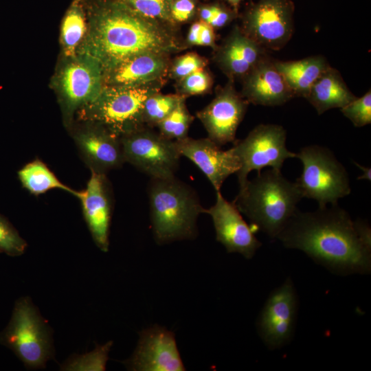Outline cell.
I'll list each match as a JSON object with an SVG mask.
<instances>
[{
    "instance_id": "6da1fadb",
    "label": "cell",
    "mask_w": 371,
    "mask_h": 371,
    "mask_svg": "<svg viewBox=\"0 0 371 371\" xmlns=\"http://www.w3.org/2000/svg\"><path fill=\"white\" fill-rule=\"evenodd\" d=\"M82 1L89 19L85 54L103 74L139 54L170 56L186 47L173 25L145 17L119 0Z\"/></svg>"
},
{
    "instance_id": "7a4b0ae2",
    "label": "cell",
    "mask_w": 371,
    "mask_h": 371,
    "mask_svg": "<svg viewBox=\"0 0 371 371\" xmlns=\"http://www.w3.org/2000/svg\"><path fill=\"white\" fill-rule=\"evenodd\" d=\"M277 239L336 275L370 273L371 248L361 240L355 221L338 203L313 212L297 209Z\"/></svg>"
},
{
    "instance_id": "3957f363",
    "label": "cell",
    "mask_w": 371,
    "mask_h": 371,
    "mask_svg": "<svg viewBox=\"0 0 371 371\" xmlns=\"http://www.w3.org/2000/svg\"><path fill=\"white\" fill-rule=\"evenodd\" d=\"M303 198L295 182L280 170H267L239 188L233 203L249 221L254 231L277 238Z\"/></svg>"
},
{
    "instance_id": "277c9868",
    "label": "cell",
    "mask_w": 371,
    "mask_h": 371,
    "mask_svg": "<svg viewBox=\"0 0 371 371\" xmlns=\"http://www.w3.org/2000/svg\"><path fill=\"white\" fill-rule=\"evenodd\" d=\"M148 196L151 229L157 244L196 238L197 219L205 208L190 186L175 176L150 179Z\"/></svg>"
},
{
    "instance_id": "5b68a950",
    "label": "cell",
    "mask_w": 371,
    "mask_h": 371,
    "mask_svg": "<svg viewBox=\"0 0 371 371\" xmlns=\"http://www.w3.org/2000/svg\"><path fill=\"white\" fill-rule=\"evenodd\" d=\"M0 343L10 349L28 370L43 369L54 357L52 331L29 297L14 303Z\"/></svg>"
},
{
    "instance_id": "8992f818",
    "label": "cell",
    "mask_w": 371,
    "mask_h": 371,
    "mask_svg": "<svg viewBox=\"0 0 371 371\" xmlns=\"http://www.w3.org/2000/svg\"><path fill=\"white\" fill-rule=\"evenodd\" d=\"M164 83L161 80L139 87H104L98 97L87 105V115L121 137L145 126V101Z\"/></svg>"
},
{
    "instance_id": "52a82bcc",
    "label": "cell",
    "mask_w": 371,
    "mask_h": 371,
    "mask_svg": "<svg viewBox=\"0 0 371 371\" xmlns=\"http://www.w3.org/2000/svg\"><path fill=\"white\" fill-rule=\"evenodd\" d=\"M302 164L297 183L303 197L315 200L319 207L337 203L351 192L348 174L326 147L311 145L296 153Z\"/></svg>"
},
{
    "instance_id": "ba28073f",
    "label": "cell",
    "mask_w": 371,
    "mask_h": 371,
    "mask_svg": "<svg viewBox=\"0 0 371 371\" xmlns=\"http://www.w3.org/2000/svg\"><path fill=\"white\" fill-rule=\"evenodd\" d=\"M124 159L150 179L175 176L181 157L175 141L144 126L120 137Z\"/></svg>"
},
{
    "instance_id": "9c48e42d",
    "label": "cell",
    "mask_w": 371,
    "mask_h": 371,
    "mask_svg": "<svg viewBox=\"0 0 371 371\" xmlns=\"http://www.w3.org/2000/svg\"><path fill=\"white\" fill-rule=\"evenodd\" d=\"M286 140L285 129L272 124H259L245 138L236 140L233 147L240 162L236 172L239 188L247 181L251 171L260 174L265 167L281 170L286 159L296 157V153L287 149Z\"/></svg>"
},
{
    "instance_id": "30bf717a",
    "label": "cell",
    "mask_w": 371,
    "mask_h": 371,
    "mask_svg": "<svg viewBox=\"0 0 371 371\" xmlns=\"http://www.w3.org/2000/svg\"><path fill=\"white\" fill-rule=\"evenodd\" d=\"M294 6L291 0H258L242 16L243 32L269 50H279L292 37Z\"/></svg>"
},
{
    "instance_id": "8fae6325",
    "label": "cell",
    "mask_w": 371,
    "mask_h": 371,
    "mask_svg": "<svg viewBox=\"0 0 371 371\" xmlns=\"http://www.w3.org/2000/svg\"><path fill=\"white\" fill-rule=\"evenodd\" d=\"M298 298L291 278L271 291L257 321L258 335L270 350L286 345L293 335Z\"/></svg>"
},
{
    "instance_id": "7c38bea8",
    "label": "cell",
    "mask_w": 371,
    "mask_h": 371,
    "mask_svg": "<svg viewBox=\"0 0 371 371\" xmlns=\"http://www.w3.org/2000/svg\"><path fill=\"white\" fill-rule=\"evenodd\" d=\"M249 102L238 92L234 80H229L217 88L214 98L196 117L205 128L207 138L219 146L236 142L238 126L243 121Z\"/></svg>"
},
{
    "instance_id": "4fadbf2b",
    "label": "cell",
    "mask_w": 371,
    "mask_h": 371,
    "mask_svg": "<svg viewBox=\"0 0 371 371\" xmlns=\"http://www.w3.org/2000/svg\"><path fill=\"white\" fill-rule=\"evenodd\" d=\"M133 371H184L175 334L154 325L143 330L132 356L124 361Z\"/></svg>"
},
{
    "instance_id": "5bb4252c",
    "label": "cell",
    "mask_w": 371,
    "mask_h": 371,
    "mask_svg": "<svg viewBox=\"0 0 371 371\" xmlns=\"http://www.w3.org/2000/svg\"><path fill=\"white\" fill-rule=\"evenodd\" d=\"M216 202L205 213L212 220L216 238L228 253H238L246 259H251L261 247V242L254 235V229L243 219L234 205L216 192Z\"/></svg>"
},
{
    "instance_id": "9a60e30c",
    "label": "cell",
    "mask_w": 371,
    "mask_h": 371,
    "mask_svg": "<svg viewBox=\"0 0 371 371\" xmlns=\"http://www.w3.org/2000/svg\"><path fill=\"white\" fill-rule=\"evenodd\" d=\"M181 157L192 161L206 176L215 191L226 179L239 170L240 162L234 147L223 150L209 138L193 139L187 137L175 141Z\"/></svg>"
},
{
    "instance_id": "2e32d148",
    "label": "cell",
    "mask_w": 371,
    "mask_h": 371,
    "mask_svg": "<svg viewBox=\"0 0 371 371\" xmlns=\"http://www.w3.org/2000/svg\"><path fill=\"white\" fill-rule=\"evenodd\" d=\"M84 190L78 191L85 220L96 246L107 252L112 215V194L106 174L93 170Z\"/></svg>"
},
{
    "instance_id": "e0dca14e",
    "label": "cell",
    "mask_w": 371,
    "mask_h": 371,
    "mask_svg": "<svg viewBox=\"0 0 371 371\" xmlns=\"http://www.w3.org/2000/svg\"><path fill=\"white\" fill-rule=\"evenodd\" d=\"M242 96L256 105L279 106L295 97L282 74L268 55L242 80Z\"/></svg>"
},
{
    "instance_id": "ac0fdd59",
    "label": "cell",
    "mask_w": 371,
    "mask_h": 371,
    "mask_svg": "<svg viewBox=\"0 0 371 371\" xmlns=\"http://www.w3.org/2000/svg\"><path fill=\"white\" fill-rule=\"evenodd\" d=\"M268 52L236 25L214 49L213 59L229 80L234 81L242 80Z\"/></svg>"
},
{
    "instance_id": "d6986e66",
    "label": "cell",
    "mask_w": 371,
    "mask_h": 371,
    "mask_svg": "<svg viewBox=\"0 0 371 371\" xmlns=\"http://www.w3.org/2000/svg\"><path fill=\"white\" fill-rule=\"evenodd\" d=\"M63 96L67 109L93 102L104 88L103 71L94 59L85 56L69 63L60 76Z\"/></svg>"
},
{
    "instance_id": "ffe728a7",
    "label": "cell",
    "mask_w": 371,
    "mask_h": 371,
    "mask_svg": "<svg viewBox=\"0 0 371 371\" xmlns=\"http://www.w3.org/2000/svg\"><path fill=\"white\" fill-rule=\"evenodd\" d=\"M93 123V126L77 133L75 140L91 170L106 174L125 162L121 139L102 125Z\"/></svg>"
},
{
    "instance_id": "44dd1931",
    "label": "cell",
    "mask_w": 371,
    "mask_h": 371,
    "mask_svg": "<svg viewBox=\"0 0 371 371\" xmlns=\"http://www.w3.org/2000/svg\"><path fill=\"white\" fill-rule=\"evenodd\" d=\"M169 56L146 53L130 58L103 74L104 87H139L165 80Z\"/></svg>"
},
{
    "instance_id": "7402d4cb",
    "label": "cell",
    "mask_w": 371,
    "mask_h": 371,
    "mask_svg": "<svg viewBox=\"0 0 371 371\" xmlns=\"http://www.w3.org/2000/svg\"><path fill=\"white\" fill-rule=\"evenodd\" d=\"M356 98L340 73L330 65L314 82L306 99L321 115L329 109H341Z\"/></svg>"
},
{
    "instance_id": "603a6c76",
    "label": "cell",
    "mask_w": 371,
    "mask_h": 371,
    "mask_svg": "<svg viewBox=\"0 0 371 371\" xmlns=\"http://www.w3.org/2000/svg\"><path fill=\"white\" fill-rule=\"evenodd\" d=\"M274 64L282 74L295 96L306 98L311 87L330 66L322 55L308 56L297 60L274 59Z\"/></svg>"
},
{
    "instance_id": "cb8c5ba5",
    "label": "cell",
    "mask_w": 371,
    "mask_h": 371,
    "mask_svg": "<svg viewBox=\"0 0 371 371\" xmlns=\"http://www.w3.org/2000/svg\"><path fill=\"white\" fill-rule=\"evenodd\" d=\"M19 179L31 194L38 196L52 189H61L77 197L78 191L63 183L54 173L40 159L25 164L18 171Z\"/></svg>"
},
{
    "instance_id": "d4e9b609",
    "label": "cell",
    "mask_w": 371,
    "mask_h": 371,
    "mask_svg": "<svg viewBox=\"0 0 371 371\" xmlns=\"http://www.w3.org/2000/svg\"><path fill=\"white\" fill-rule=\"evenodd\" d=\"M86 12L82 0H74L63 21L61 37L65 54L72 56L86 32Z\"/></svg>"
},
{
    "instance_id": "484cf974",
    "label": "cell",
    "mask_w": 371,
    "mask_h": 371,
    "mask_svg": "<svg viewBox=\"0 0 371 371\" xmlns=\"http://www.w3.org/2000/svg\"><path fill=\"white\" fill-rule=\"evenodd\" d=\"M183 98L175 109L156 127L158 132L164 137L178 141L188 137L189 128L194 120V117L190 113Z\"/></svg>"
},
{
    "instance_id": "4316f807",
    "label": "cell",
    "mask_w": 371,
    "mask_h": 371,
    "mask_svg": "<svg viewBox=\"0 0 371 371\" xmlns=\"http://www.w3.org/2000/svg\"><path fill=\"white\" fill-rule=\"evenodd\" d=\"M185 97L178 94H162L159 91L149 96L143 109L145 126L153 128L166 118Z\"/></svg>"
},
{
    "instance_id": "83f0119b",
    "label": "cell",
    "mask_w": 371,
    "mask_h": 371,
    "mask_svg": "<svg viewBox=\"0 0 371 371\" xmlns=\"http://www.w3.org/2000/svg\"><path fill=\"white\" fill-rule=\"evenodd\" d=\"M113 341H109L102 346L98 345L95 349L82 355H74L61 366V370H105L109 353Z\"/></svg>"
},
{
    "instance_id": "f1b7e54d",
    "label": "cell",
    "mask_w": 371,
    "mask_h": 371,
    "mask_svg": "<svg viewBox=\"0 0 371 371\" xmlns=\"http://www.w3.org/2000/svg\"><path fill=\"white\" fill-rule=\"evenodd\" d=\"M138 14L162 23L175 25L170 8L172 0H119Z\"/></svg>"
},
{
    "instance_id": "f546056e",
    "label": "cell",
    "mask_w": 371,
    "mask_h": 371,
    "mask_svg": "<svg viewBox=\"0 0 371 371\" xmlns=\"http://www.w3.org/2000/svg\"><path fill=\"white\" fill-rule=\"evenodd\" d=\"M213 82L206 67L201 69L177 81V93L185 98L205 94L211 91Z\"/></svg>"
},
{
    "instance_id": "4dcf8cb0",
    "label": "cell",
    "mask_w": 371,
    "mask_h": 371,
    "mask_svg": "<svg viewBox=\"0 0 371 371\" xmlns=\"http://www.w3.org/2000/svg\"><path fill=\"white\" fill-rule=\"evenodd\" d=\"M27 242L10 221L0 214V253L19 256L25 253Z\"/></svg>"
},
{
    "instance_id": "1f68e13d",
    "label": "cell",
    "mask_w": 371,
    "mask_h": 371,
    "mask_svg": "<svg viewBox=\"0 0 371 371\" xmlns=\"http://www.w3.org/2000/svg\"><path fill=\"white\" fill-rule=\"evenodd\" d=\"M340 110L343 115L349 119L356 127L370 124L371 123L370 89L361 97L356 98Z\"/></svg>"
},
{
    "instance_id": "d6a6232c",
    "label": "cell",
    "mask_w": 371,
    "mask_h": 371,
    "mask_svg": "<svg viewBox=\"0 0 371 371\" xmlns=\"http://www.w3.org/2000/svg\"><path fill=\"white\" fill-rule=\"evenodd\" d=\"M207 64V60L199 54L187 53L170 62L168 75L178 81L199 69L205 68Z\"/></svg>"
},
{
    "instance_id": "836d02e7",
    "label": "cell",
    "mask_w": 371,
    "mask_h": 371,
    "mask_svg": "<svg viewBox=\"0 0 371 371\" xmlns=\"http://www.w3.org/2000/svg\"><path fill=\"white\" fill-rule=\"evenodd\" d=\"M195 0H172L170 13L172 21L184 23L191 19L195 14Z\"/></svg>"
},
{
    "instance_id": "e575fe53",
    "label": "cell",
    "mask_w": 371,
    "mask_h": 371,
    "mask_svg": "<svg viewBox=\"0 0 371 371\" xmlns=\"http://www.w3.org/2000/svg\"><path fill=\"white\" fill-rule=\"evenodd\" d=\"M236 11H232L217 4L215 12L208 24L214 29L223 27L229 24L236 17Z\"/></svg>"
},
{
    "instance_id": "d590c367",
    "label": "cell",
    "mask_w": 371,
    "mask_h": 371,
    "mask_svg": "<svg viewBox=\"0 0 371 371\" xmlns=\"http://www.w3.org/2000/svg\"><path fill=\"white\" fill-rule=\"evenodd\" d=\"M215 39L216 36L214 28L207 23L202 21L197 45L210 47L214 50L217 47Z\"/></svg>"
},
{
    "instance_id": "8d00e7d4",
    "label": "cell",
    "mask_w": 371,
    "mask_h": 371,
    "mask_svg": "<svg viewBox=\"0 0 371 371\" xmlns=\"http://www.w3.org/2000/svg\"><path fill=\"white\" fill-rule=\"evenodd\" d=\"M201 27H202L201 21H196L194 23H192V25L190 26L188 33L187 40H186L187 43L189 45H197V42L199 37Z\"/></svg>"
},
{
    "instance_id": "74e56055",
    "label": "cell",
    "mask_w": 371,
    "mask_h": 371,
    "mask_svg": "<svg viewBox=\"0 0 371 371\" xmlns=\"http://www.w3.org/2000/svg\"><path fill=\"white\" fill-rule=\"evenodd\" d=\"M216 5L217 4H214L201 7L199 11L200 21L208 23L215 12Z\"/></svg>"
},
{
    "instance_id": "f35d334b",
    "label": "cell",
    "mask_w": 371,
    "mask_h": 371,
    "mask_svg": "<svg viewBox=\"0 0 371 371\" xmlns=\"http://www.w3.org/2000/svg\"><path fill=\"white\" fill-rule=\"evenodd\" d=\"M355 165L358 166L363 172L361 176L358 177V179H366L370 181L371 179V170L370 168L361 166L359 164L355 162Z\"/></svg>"
},
{
    "instance_id": "ab89813d",
    "label": "cell",
    "mask_w": 371,
    "mask_h": 371,
    "mask_svg": "<svg viewBox=\"0 0 371 371\" xmlns=\"http://www.w3.org/2000/svg\"><path fill=\"white\" fill-rule=\"evenodd\" d=\"M228 1L235 9V11H236L238 4L242 0H226Z\"/></svg>"
}]
</instances>
